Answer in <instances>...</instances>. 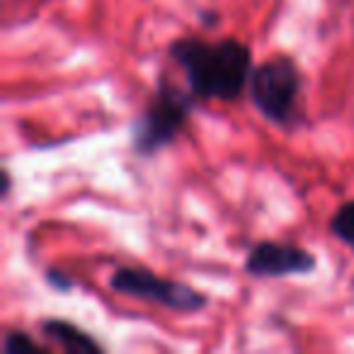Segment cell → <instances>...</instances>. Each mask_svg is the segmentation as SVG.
<instances>
[{"label":"cell","instance_id":"obj_6","mask_svg":"<svg viewBox=\"0 0 354 354\" xmlns=\"http://www.w3.org/2000/svg\"><path fill=\"white\" fill-rule=\"evenodd\" d=\"M41 335L49 337L51 342L59 344L64 352L68 354H102L104 347L88 333V330L78 328L75 323L61 318H46L41 320Z\"/></svg>","mask_w":354,"mask_h":354},{"label":"cell","instance_id":"obj_9","mask_svg":"<svg viewBox=\"0 0 354 354\" xmlns=\"http://www.w3.org/2000/svg\"><path fill=\"white\" fill-rule=\"evenodd\" d=\"M46 281H49V284L54 286V289H61V291H68L71 286H73V281L66 279L64 272H56V270H49V272H46Z\"/></svg>","mask_w":354,"mask_h":354},{"label":"cell","instance_id":"obj_5","mask_svg":"<svg viewBox=\"0 0 354 354\" xmlns=\"http://www.w3.org/2000/svg\"><path fill=\"white\" fill-rule=\"evenodd\" d=\"M315 270V255L291 243L262 241L252 245L245 257V274L255 279H281V277L310 274Z\"/></svg>","mask_w":354,"mask_h":354},{"label":"cell","instance_id":"obj_7","mask_svg":"<svg viewBox=\"0 0 354 354\" xmlns=\"http://www.w3.org/2000/svg\"><path fill=\"white\" fill-rule=\"evenodd\" d=\"M330 233L337 238L342 245L354 250V199L344 202L330 218Z\"/></svg>","mask_w":354,"mask_h":354},{"label":"cell","instance_id":"obj_10","mask_svg":"<svg viewBox=\"0 0 354 354\" xmlns=\"http://www.w3.org/2000/svg\"><path fill=\"white\" fill-rule=\"evenodd\" d=\"M10 172L8 170H3V197H8L10 194Z\"/></svg>","mask_w":354,"mask_h":354},{"label":"cell","instance_id":"obj_1","mask_svg":"<svg viewBox=\"0 0 354 354\" xmlns=\"http://www.w3.org/2000/svg\"><path fill=\"white\" fill-rule=\"evenodd\" d=\"M167 54L180 66L189 93L197 100L236 102L250 83L252 51L238 39L212 44L197 37H183L172 41Z\"/></svg>","mask_w":354,"mask_h":354},{"label":"cell","instance_id":"obj_8","mask_svg":"<svg viewBox=\"0 0 354 354\" xmlns=\"http://www.w3.org/2000/svg\"><path fill=\"white\" fill-rule=\"evenodd\" d=\"M3 349H6L8 354H46V347H41L39 342H35V339L30 337L27 333H8L6 335V342H3Z\"/></svg>","mask_w":354,"mask_h":354},{"label":"cell","instance_id":"obj_3","mask_svg":"<svg viewBox=\"0 0 354 354\" xmlns=\"http://www.w3.org/2000/svg\"><path fill=\"white\" fill-rule=\"evenodd\" d=\"M304 75L289 56H274L255 66L248 83L250 102L270 124L291 129L299 122Z\"/></svg>","mask_w":354,"mask_h":354},{"label":"cell","instance_id":"obj_2","mask_svg":"<svg viewBox=\"0 0 354 354\" xmlns=\"http://www.w3.org/2000/svg\"><path fill=\"white\" fill-rule=\"evenodd\" d=\"M197 97L192 93L175 88L170 80H158L156 95L148 107L131 124V148L136 156L151 158L175 143V138L185 131Z\"/></svg>","mask_w":354,"mask_h":354},{"label":"cell","instance_id":"obj_4","mask_svg":"<svg viewBox=\"0 0 354 354\" xmlns=\"http://www.w3.org/2000/svg\"><path fill=\"white\" fill-rule=\"evenodd\" d=\"M109 289L122 296L141 299L175 313H199L209 306L207 294L185 281L165 279L143 267H119L109 277Z\"/></svg>","mask_w":354,"mask_h":354}]
</instances>
